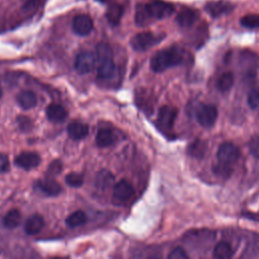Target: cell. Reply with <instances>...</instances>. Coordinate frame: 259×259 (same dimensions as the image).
I'll return each mask as SVG.
<instances>
[{
	"mask_svg": "<svg viewBox=\"0 0 259 259\" xmlns=\"http://www.w3.org/2000/svg\"><path fill=\"white\" fill-rule=\"evenodd\" d=\"M199 124L205 128H211L218 119V110L211 105L201 106L196 113Z\"/></svg>",
	"mask_w": 259,
	"mask_h": 259,
	"instance_id": "cell-5",
	"label": "cell"
},
{
	"mask_svg": "<svg viewBox=\"0 0 259 259\" xmlns=\"http://www.w3.org/2000/svg\"><path fill=\"white\" fill-rule=\"evenodd\" d=\"M178 118V110L174 107L164 106L159 110L158 125L162 130L170 131L174 128L175 122Z\"/></svg>",
	"mask_w": 259,
	"mask_h": 259,
	"instance_id": "cell-6",
	"label": "cell"
},
{
	"mask_svg": "<svg viewBox=\"0 0 259 259\" xmlns=\"http://www.w3.org/2000/svg\"><path fill=\"white\" fill-rule=\"evenodd\" d=\"M133 186L125 180L119 182L114 187V199L118 202H127L133 197Z\"/></svg>",
	"mask_w": 259,
	"mask_h": 259,
	"instance_id": "cell-12",
	"label": "cell"
},
{
	"mask_svg": "<svg viewBox=\"0 0 259 259\" xmlns=\"http://www.w3.org/2000/svg\"><path fill=\"white\" fill-rule=\"evenodd\" d=\"M41 163V157L36 152H23L16 158V164L26 170L36 168Z\"/></svg>",
	"mask_w": 259,
	"mask_h": 259,
	"instance_id": "cell-9",
	"label": "cell"
},
{
	"mask_svg": "<svg viewBox=\"0 0 259 259\" xmlns=\"http://www.w3.org/2000/svg\"><path fill=\"white\" fill-rule=\"evenodd\" d=\"M18 123L20 125L21 130H23V131H30V129H31L30 125H32V123H31V120L29 118H27V117H20L18 119Z\"/></svg>",
	"mask_w": 259,
	"mask_h": 259,
	"instance_id": "cell-36",
	"label": "cell"
},
{
	"mask_svg": "<svg viewBox=\"0 0 259 259\" xmlns=\"http://www.w3.org/2000/svg\"><path fill=\"white\" fill-rule=\"evenodd\" d=\"M61 171H62V162L59 160H55L50 164L48 168V175L51 177H55V176H58Z\"/></svg>",
	"mask_w": 259,
	"mask_h": 259,
	"instance_id": "cell-33",
	"label": "cell"
},
{
	"mask_svg": "<svg viewBox=\"0 0 259 259\" xmlns=\"http://www.w3.org/2000/svg\"><path fill=\"white\" fill-rule=\"evenodd\" d=\"M234 84V75L232 72H224L222 75L219 76L216 86L218 91L221 93L229 92Z\"/></svg>",
	"mask_w": 259,
	"mask_h": 259,
	"instance_id": "cell-22",
	"label": "cell"
},
{
	"mask_svg": "<svg viewBox=\"0 0 259 259\" xmlns=\"http://www.w3.org/2000/svg\"><path fill=\"white\" fill-rule=\"evenodd\" d=\"M123 15L124 8L120 5H114L107 12V20L112 27H117L120 25Z\"/></svg>",
	"mask_w": 259,
	"mask_h": 259,
	"instance_id": "cell-21",
	"label": "cell"
},
{
	"mask_svg": "<svg viewBox=\"0 0 259 259\" xmlns=\"http://www.w3.org/2000/svg\"><path fill=\"white\" fill-rule=\"evenodd\" d=\"M240 23L247 29H259V15H247L241 19Z\"/></svg>",
	"mask_w": 259,
	"mask_h": 259,
	"instance_id": "cell-29",
	"label": "cell"
},
{
	"mask_svg": "<svg viewBox=\"0 0 259 259\" xmlns=\"http://www.w3.org/2000/svg\"><path fill=\"white\" fill-rule=\"evenodd\" d=\"M248 105L253 110H256L259 108V89H254L249 93Z\"/></svg>",
	"mask_w": 259,
	"mask_h": 259,
	"instance_id": "cell-31",
	"label": "cell"
},
{
	"mask_svg": "<svg viewBox=\"0 0 259 259\" xmlns=\"http://www.w3.org/2000/svg\"><path fill=\"white\" fill-rule=\"evenodd\" d=\"M114 181H115V178L112 172L104 169V170H101L97 175L95 186L98 190L105 191L114 185Z\"/></svg>",
	"mask_w": 259,
	"mask_h": 259,
	"instance_id": "cell-17",
	"label": "cell"
},
{
	"mask_svg": "<svg viewBox=\"0 0 259 259\" xmlns=\"http://www.w3.org/2000/svg\"><path fill=\"white\" fill-rule=\"evenodd\" d=\"M197 18H198L197 12L187 8L180 12V14L177 17V22L181 28L188 29L195 24V22L197 21Z\"/></svg>",
	"mask_w": 259,
	"mask_h": 259,
	"instance_id": "cell-15",
	"label": "cell"
},
{
	"mask_svg": "<svg viewBox=\"0 0 259 259\" xmlns=\"http://www.w3.org/2000/svg\"><path fill=\"white\" fill-rule=\"evenodd\" d=\"M10 170V160L5 154H0V174H5Z\"/></svg>",
	"mask_w": 259,
	"mask_h": 259,
	"instance_id": "cell-35",
	"label": "cell"
},
{
	"mask_svg": "<svg viewBox=\"0 0 259 259\" xmlns=\"http://www.w3.org/2000/svg\"><path fill=\"white\" fill-rule=\"evenodd\" d=\"M97 59L98 62L107 60V59H113V51L109 44L107 43H101L97 47Z\"/></svg>",
	"mask_w": 259,
	"mask_h": 259,
	"instance_id": "cell-27",
	"label": "cell"
},
{
	"mask_svg": "<svg viewBox=\"0 0 259 259\" xmlns=\"http://www.w3.org/2000/svg\"><path fill=\"white\" fill-rule=\"evenodd\" d=\"M65 182L71 188H80L83 185V177L76 172H72L66 176Z\"/></svg>",
	"mask_w": 259,
	"mask_h": 259,
	"instance_id": "cell-30",
	"label": "cell"
},
{
	"mask_svg": "<svg viewBox=\"0 0 259 259\" xmlns=\"http://www.w3.org/2000/svg\"><path fill=\"white\" fill-rule=\"evenodd\" d=\"M72 29L78 36H88L94 30V21L88 15H78L73 20Z\"/></svg>",
	"mask_w": 259,
	"mask_h": 259,
	"instance_id": "cell-8",
	"label": "cell"
},
{
	"mask_svg": "<svg viewBox=\"0 0 259 259\" xmlns=\"http://www.w3.org/2000/svg\"><path fill=\"white\" fill-rule=\"evenodd\" d=\"M86 221H88V217H86L85 213L82 211H76L67 217L66 225L70 228H76L84 225Z\"/></svg>",
	"mask_w": 259,
	"mask_h": 259,
	"instance_id": "cell-24",
	"label": "cell"
},
{
	"mask_svg": "<svg viewBox=\"0 0 259 259\" xmlns=\"http://www.w3.org/2000/svg\"><path fill=\"white\" fill-rule=\"evenodd\" d=\"M117 142L116 134L110 129H102L97 135V144L102 148L110 147Z\"/></svg>",
	"mask_w": 259,
	"mask_h": 259,
	"instance_id": "cell-20",
	"label": "cell"
},
{
	"mask_svg": "<svg viewBox=\"0 0 259 259\" xmlns=\"http://www.w3.org/2000/svg\"><path fill=\"white\" fill-rule=\"evenodd\" d=\"M234 10V6L229 2L219 0V2H211L206 6L207 13L213 18H219L223 15L230 14Z\"/></svg>",
	"mask_w": 259,
	"mask_h": 259,
	"instance_id": "cell-10",
	"label": "cell"
},
{
	"mask_svg": "<svg viewBox=\"0 0 259 259\" xmlns=\"http://www.w3.org/2000/svg\"><path fill=\"white\" fill-rule=\"evenodd\" d=\"M68 135L71 139L73 140H82L85 137L89 136L90 133V128L88 125H85L80 122H72L68 125L67 128Z\"/></svg>",
	"mask_w": 259,
	"mask_h": 259,
	"instance_id": "cell-13",
	"label": "cell"
},
{
	"mask_svg": "<svg viewBox=\"0 0 259 259\" xmlns=\"http://www.w3.org/2000/svg\"><path fill=\"white\" fill-rule=\"evenodd\" d=\"M207 144L202 140H196L189 146L188 153L194 158H203L207 152Z\"/></svg>",
	"mask_w": 259,
	"mask_h": 259,
	"instance_id": "cell-25",
	"label": "cell"
},
{
	"mask_svg": "<svg viewBox=\"0 0 259 259\" xmlns=\"http://www.w3.org/2000/svg\"><path fill=\"white\" fill-rule=\"evenodd\" d=\"M184 52L175 46L157 52L151 59V68L156 73H161L169 68L180 66L184 63Z\"/></svg>",
	"mask_w": 259,
	"mask_h": 259,
	"instance_id": "cell-2",
	"label": "cell"
},
{
	"mask_svg": "<svg viewBox=\"0 0 259 259\" xmlns=\"http://www.w3.org/2000/svg\"><path fill=\"white\" fill-rule=\"evenodd\" d=\"M213 256L217 259H230L233 256V249L229 243L220 242L216 245Z\"/></svg>",
	"mask_w": 259,
	"mask_h": 259,
	"instance_id": "cell-23",
	"label": "cell"
},
{
	"mask_svg": "<svg viewBox=\"0 0 259 259\" xmlns=\"http://www.w3.org/2000/svg\"><path fill=\"white\" fill-rule=\"evenodd\" d=\"M3 97V90H2V86H0V99Z\"/></svg>",
	"mask_w": 259,
	"mask_h": 259,
	"instance_id": "cell-37",
	"label": "cell"
},
{
	"mask_svg": "<svg viewBox=\"0 0 259 259\" xmlns=\"http://www.w3.org/2000/svg\"><path fill=\"white\" fill-rule=\"evenodd\" d=\"M44 225H45V221L41 215H38V214L32 215L26 222V225H25L26 233L28 235H36L44 228Z\"/></svg>",
	"mask_w": 259,
	"mask_h": 259,
	"instance_id": "cell-18",
	"label": "cell"
},
{
	"mask_svg": "<svg viewBox=\"0 0 259 259\" xmlns=\"http://www.w3.org/2000/svg\"><path fill=\"white\" fill-rule=\"evenodd\" d=\"M17 101L20 105V107L24 110H31L34 109L37 104H38V100H37V96L31 92V91H24L22 92L18 98Z\"/></svg>",
	"mask_w": 259,
	"mask_h": 259,
	"instance_id": "cell-19",
	"label": "cell"
},
{
	"mask_svg": "<svg viewBox=\"0 0 259 259\" xmlns=\"http://www.w3.org/2000/svg\"><path fill=\"white\" fill-rule=\"evenodd\" d=\"M100 66L98 69V77L102 80H109L116 74V65L113 59H107L99 62Z\"/></svg>",
	"mask_w": 259,
	"mask_h": 259,
	"instance_id": "cell-16",
	"label": "cell"
},
{
	"mask_svg": "<svg viewBox=\"0 0 259 259\" xmlns=\"http://www.w3.org/2000/svg\"><path fill=\"white\" fill-rule=\"evenodd\" d=\"M249 151L253 157L259 159V136L254 137L249 143Z\"/></svg>",
	"mask_w": 259,
	"mask_h": 259,
	"instance_id": "cell-34",
	"label": "cell"
},
{
	"mask_svg": "<svg viewBox=\"0 0 259 259\" xmlns=\"http://www.w3.org/2000/svg\"><path fill=\"white\" fill-rule=\"evenodd\" d=\"M175 11L176 9L171 4L162 2V0H153L149 4L138 7L136 24L138 26H146L153 21L164 20L169 18Z\"/></svg>",
	"mask_w": 259,
	"mask_h": 259,
	"instance_id": "cell-1",
	"label": "cell"
},
{
	"mask_svg": "<svg viewBox=\"0 0 259 259\" xmlns=\"http://www.w3.org/2000/svg\"><path fill=\"white\" fill-rule=\"evenodd\" d=\"M240 155L241 153L239 148L230 142L223 143L219 147V150L217 153L219 161L227 164H233L237 162V160L240 158Z\"/></svg>",
	"mask_w": 259,
	"mask_h": 259,
	"instance_id": "cell-7",
	"label": "cell"
},
{
	"mask_svg": "<svg viewBox=\"0 0 259 259\" xmlns=\"http://www.w3.org/2000/svg\"><path fill=\"white\" fill-rule=\"evenodd\" d=\"M97 62V54L90 51H84L77 55L74 67L79 74H88L93 71Z\"/></svg>",
	"mask_w": 259,
	"mask_h": 259,
	"instance_id": "cell-4",
	"label": "cell"
},
{
	"mask_svg": "<svg viewBox=\"0 0 259 259\" xmlns=\"http://www.w3.org/2000/svg\"><path fill=\"white\" fill-rule=\"evenodd\" d=\"M213 171L217 177L227 179L232 174V167H231V164H227L220 161L217 165L213 167Z\"/></svg>",
	"mask_w": 259,
	"mask_h": 259,
	"instance_id": "cell-28",
	"label": "cell"
},
{
	"mask_svg": "<svg viewBox=\"0 0 259 259\" xmlns=\"http://www.w3.org/2000/svg\"><path fill=\"white\" fill-rule=\"evenodd\" d=\"M163 37L156 36L150 32H144L137 34L131 40V46L135 51L144 52L149 50L150 48L156 46L158 43L161 42Z\"/></svg>",
	"mask_w": 259,
	"mask_h": 259,
	"instance_id": "cell-3",
	"label": "cell"
},
{
	"mask_svg": "<svg viewBox=\"0 0 259 259\" xmlns=\"http://www.w3.org/2000/svg\"><path fill=\"white\" fill-rule=\"evenodd\" d=\"M22 221V215L19 210L14 209L11 210L4 219V224L9 229H15L17 228Z\"/></svg>",
	"mask_w": 259,
	"mask_h": 259,
	"instance_id": "cell-26",
	"label": "cell"
},
{
	"mask_svg": "<svg viewBox=\"0 0 259 259\" xmlns=\"http://www.w3.org/2000/svg\"><path fill=\"white\" fill-rule=\"evenodd\" d=\"M168 258L169 259H189L190 256L184 248L177 247L170 251V253L168 254Z\"/></svg>",
	"mask_w": 259,
	"mask_h": 259,
	"instance_id": "cell-32",
	"label": "cell"
},
{
	"mask_svg": "<svg viewBox=\"0 0 259 259\" xmlns=\"http://www.w3.org/2000/svg\"><path fill=\"white\" fill-rule=\"evenodd\" d=\"M46 114L48 119L53 123H62L68 117V113L66 109L63 106L58 104L49 105L46 110Z\"/></svg>",
	"mask_w": 259,
	"mask_h": 259,
	"instance_id": "cell-14",
	"label": "cell"
},
{
	"mask_svg": "<svg viewBox=\"0 0 259 259\" xmlns=\"http://www.w3.org/2000/svg\"><path fill=\"white\" fill-rule=\"evenodd\" d=\"M36 189L47 197H56L62 192L61 186L51 179L38 181L36 183Z\"/></svg>",
	"mask_w": 259,
	"mask_h": 259,
	"instance_id": "cell-11",
	"label": "cell"
}]
</instances>
